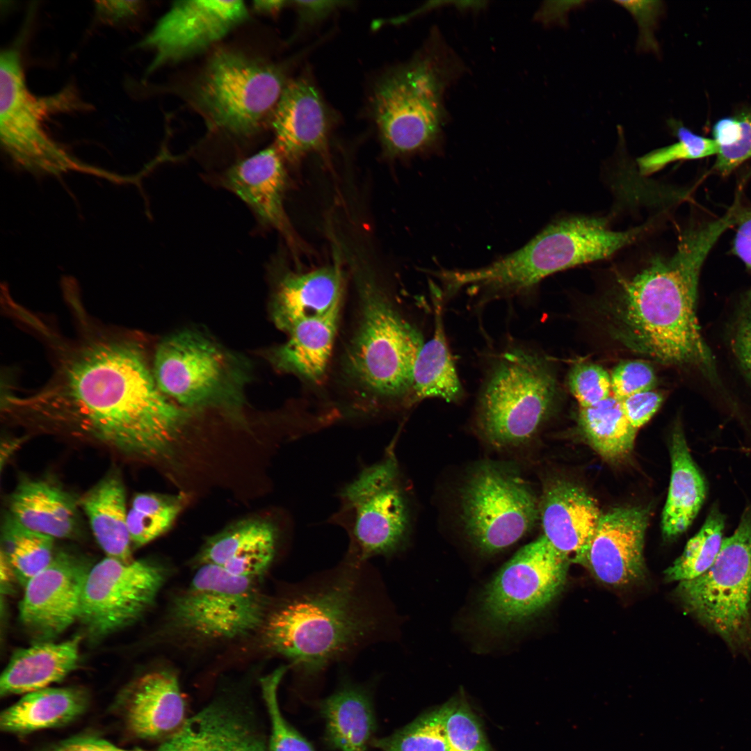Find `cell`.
I'll return each mask as SVG.
<instances>
[{"label":"cell","mask_w":751,"mask_h":751,"mask_svg":"<svg viewBox=\"0 0 751 751\" xmlns=\"http://www.w3.org/2000/svg\"><path fill=\"white\" fill-rule=\"evenodd\" d=\"M13 403L38 423L139 460L168 456L193 414L159 389L140 343L109 335L68 349L49 383Z\"/></svg>","instance_id":"1"},{"label":"cell","mask_w":751,"mask_h":751,"mask_svg":"<svg viewBox=\"0 0 751 751\" xmlns=\"http://www.w3.org/2000/svg\"><path fill=\"white\" fill-rule=\"evenodd\" d=\"M723 216L686 230L675 252L656 255L634 275L618 281L608 306L612 337L628 349L661 363L693 367L712 381L715 361L697 317L702 267L722 234L736 222Z\"/></svg>","instance_id":"2"},{"label":"cell","mask_w":751,"mask_h":751,"mask_svg":"<svg viewBox=\"0 0 751 751\" xmlns=\"http://www.w3.org/2000/svg\"><path fill=\"white\" fill-rule=\"evenodd\" d=\"M395 611L368 566L348 556L269 609L262 627L273 653L308 676L395 634Z\"/></svg>","instance_id":"3"},{"label":"cell","mask_w":751,"mask_h":751,"mask_svg":"<svg viewBox=\"0 0 751 751\" xmlns=\"http://www.w3.org/2000/svg\"><path fill=\"white\" fill-rule=\"evenodd\" d=\"M460 70V62L435 33L410 61L378 81L371 108L389 154L417 152L441 139L446 120L445 92Z\"/></svg>","instance_id":"4"},{"label":"cell","mask_w":751,"mask_h":751,"mask_svg":"<svg viewBox=\"0 0 751 751\" xmlns=\"http://www.w3.org/2000/svg\"><path fill=\"white\" fill-rule=\"evenodd\" d=\"M646 225L612 230L605 218L573 216L544 229L521 249L483 268L456 270L460 289L474 286L494 293L528 290L553 273L608 258L636 241Z\"/></svg>","instance_id":"5"},{"label":"cell","mask_w":751,"mask_h":751,"mask_svg":"<svg viewBox=\"0 0 751 751\" xmlns=\"http://www.w3.org/2000/svg\"><path fill=\"white\" fill-rule=\"evenodd\" d=\"M395 445L393 439L380 459L340 488L338 510L328 520L348 534L346 556L360 562L395 556L409 541L412 502Z\"/></svg>","instance_id":"6"},{"label":"cell","mask_w":751,"mask_h":751,"mask_svg":"<svg viewBox=\"0 0 751 751\" xmlns=\"http://www.w3.org/2000/svg\"><path fill=\"white\" fill-rule=\"evenodd\" d=\"M346 251L362 300L361 318L348 356L350 373L380 396H401L411 390L422 337L395 309L366 260L356 250Z\"/></svg>","instance_id":"7"},{"label":"cell","mask_w":751,"mask_h":751,"mask_svg":"<svg viewBox=\"0 0 751 751\" xmlns=\"http://www.w3.org/2000/svg\"><path fill=\"white\" fill-rule=\"evenodd\" d=\"M152 368L159 389L179 406L243 419L249 367L205 335L183 330L168 336L156 347Z\"/></svg>","instance_id":"8"},{"label":"cell","mask_w":751,"mask_h":751,"mask_svg":"<svg viewBox=\"0 0 751 751\" xmlns=\"http://www.w3.org/2000/svg\"><path fill=\"white\" fill-rule=\"evenodd\" d=\"M288 81L278 65L222 48L209 58L194 101L211 130L250 138L271 124Z\"/></svg>","instance_id":"9"},{"label":"cell","mask_w":751,"mask_h":751,"mask_svg":"<svg viewBox=\"0 0 751 751\" xmlns=\"http://www.w3.org/2000/svg\"><path fill=\"white\" fill-rule=\"evenodd\" d=\"M558 394L555 375L533 353L512 349L492 368L477 405L481 437L496 449L530 442L547 417Z\"/></svg>","instance_id":"10"},{"label":"cell","mask_w":751,"mask_h":751,"mask_svg":"<svg viewBox=\"0 0 751 751\" xmlns=\"http://www.w3.org/2000/svg\"><path fill=\"white\" fill-rule=\"evenodd\" d=\"M677 594L686 610L732 649H751V507L723 539L712 566L679 582Z\"/></svg>","instance_id":"11"},{"label":"cell","mask_w":751,"mask_h":751,"mask_svg":"<svg viewBox=\"0 0 751 751\" xmlns=\"http://www.w3.org/2000/svg\"><path fill=\"white\" fill-rule=\"evenodd\" d=\"M269 609V601L256 579L203 564L173 599L169 615L172 629L188 638L223 642L245 638L262 628Z\"/></svg>","instance_id":"12"},{"label":"cell","mask_w":751,"mask_h":751,"mask_svg":"<svg viewBox=\"0 0 751 751\" xmlns=\"http://www.w3.org/2000/svg\"><path fill=\"white\" fill-rule=\"evenodd\" d=\"M460 517L469 540L495 554L524 537L539 519V500L519 473L496 462L478 464L460 490Z\"/></svg>","instance_id":"13"},{"label":"cell","mask_w":751,"mask_h":751,"mask_svg":"<svg viewBox=\"0 0 751 751\" xmlns=\"http://www.w3.org/2000/svg\"><path fill=\"white\" fill-rule=\"evenodd\" d=\"M0 64V135L16 160L39 165H63L68 156L45 131L51 115L79 110L83 104L72 88L40 97L26 86L22 57L15 45L2 50Z\"/></svg>","instance_id":"14"},{"label":"cell","mask_w":751,"mask_h":751,"mask_svg":"<svg viewBox=\"0 0 751 751\" xmlns=\"http://www.w3.org/2000/svg\"><path fill=\"white\" fill-rule=\"evenodd\" d=\"M166 576L162 565L150 560L106 556L87 573L79 620L95 636L127 627L152 606Z\"/></svg>","instance_id":"15"},{"label":"cell","mask_w":751,"mask_h":751,"mask_svg":"<svg viewBox=\"0 0 751 751\" xmlns=\"http://www.w3.org/2000/svg\"><path fill=\"white\" fill-rule=\"evenodd\" d=\"M570 562L542 535L520 549L490 581L484 611L503 625L528 621L562 590Z\"/></svg>","instance_id":"16"},{"label":"cell","mask_w":751,"mask_h":751,"mask_svg":"<svg viewBox=\"0 0 751 751\" xmlns=\"http://www.w3.org/2000/svg\"><path fill=\"white\" fill-rule=\"evenodd\" d=\"M248 17L242 1L174 2L140 42L154 56L147 74L202 53Z\"/></svg>","instance_id":"17"},{"label":"cell","mask_w":751,"mask_h":751,"mask_svg":"<svg viewBox=\"0 0 751 751\" xmlns=\"http://www.w3.org/2000/svg\"><path fill=\"white\" fill-rule=\"evenodd\" d=\"M90 567L80 558L56 553L51 563L26 584L19 617L41 638L56 637L79 618L82 591Z\"/></svg>","instance_id":"18"},{"label":"cell","mask_w":751,"mask_h":751,"mask_svg":"<svg viewBox=\"0 0 751 751\" xmlns=\"http://www.w3.org/2000/svg\"><path fill=\"white\" fill-rule=\"evenodd\" d=\"M649 511L640 506L615 508L602 514L578 564L604 583L621 586L645 572L643 547Z\"/></svg>","instance_id":"19"},{"label":"cell","mask_w":751,"mask_h":751,"mask_svg":"<svg viewBox=\"0 0 751 751\" xmlns=\"http://www.w3.org/2000/svg\"><path fill=\"white\" fill-rule=\"evenodd\" d=\"M212 181L240 198L261 226L277 231L290 248L298 247L284 209L287 185L284 159L275 145L236 162L213 176Z\"/></svg>","instance_id":"20"},{"label":"cell","mask_w":751,"mask_h":751,"mask_svg":"<svg viewBox=\"0 0 751 751\" xmlns=\"http://www.w3.org/2000/svg\"><path fill=\"white\" fill-rule=\"evenodd\" d=\"M275 146L283 159L298 161L309 153L328 152L330 119L314 83L305 76L288 81L274 112Z\"/></svg>","instance_id":"21"},{"label":"cell","mask_w":751,"mask_h":751,"mask_svg":"<svg viewBox=\"0 0 751 751\" xmlns=\"http://www.w3.org/2000/svg\"><path fill=\"white\" fill-rule=\"evenodd\" d=\"M120 705L129 731L142 739L163 741L188 718L177 677L168 670L150 672L135 679L122 694Z\"/></svg>","instance_id":"22"},{"label":"cell","mask_w":751,"mask_h":751,"mask_svg":"<svg viewBox=\"0 0 751 751\" xmlns=\"http://www.w3.org/2000/svg\"><path fill=\"white\" fill-rule=\"evenodd\" d=\"M342 250L334 243L333 261L314 270H280L272 300L276 326L289 332L302 320L323 315L341 303L344 289Z\"/></svg>","instance_id":"23"},{"label":"cell","mask_w":751,"mask_h":751,"mask_svg":"<svg viewBox=\"0 0 751 751\" xmlns=\"http://www.w3.org/2000/svg\"><path fill=\"white\" fill-rule=\"evenodd\" d=\"M280 537V526L272 519H244L209 537L197 556V563L257 579L272 564Z\"/></svg>","instance_id":"24"},{"label":"cell","mask_w":751,"mask_h":751,"mask_svg":"<svg viewBox=\"0 0 751 751\" xmlns=\"http://www.w3.org/2000/svg\"><path fill=\"white\" fill-rule=\"evenodd\" d=\"M539 512L543 535L574 563L588 546L602 515L597 501L586 491L560 480L544 486Z\"/></svg>","instance_id":"25"},{"label":"cell","mask_w":751,"mask_h":751,"mask_svg":"<svg viewBox=\"0 0 751 751\" xmlns=\"http://www.w3.org/2000/svg\"><path fill=\"white\" fill-rule=\"evenodd\" d=\"M79 499L54 479L23 478L9 496L8 512L31 530L72 538L80 530Z\"/></svg>","instance_id":"26"},{"label":"cell","mask_w":751,"mask_h":751,"mask_svg":"<svg viewBox=\"0 0 751 751\" xmlns=\"http://www.w3.org/2000/svg\"><path fill=\"white\" fill-rule=\"evenodd\" d=\"M156 751H269L254 726L234 709L207 706L188 718Z\"/></svg>","instance_id":"27"},{"label":"cell","mask_w":751,"mask_h":751,"mask_svg":"<svg viewBox=\"0 0 751 751\" xmlns=\"http://www.w3.org/2000/svg\"><path fill=\"white\" fill-rule=\"evenodd\" d=\"M340 306L339 303L323 315L297 323L288 332L287 341L270 352L273 366L311 382L320 380L333 348Z\"/></svg>","instance_id":"28"},{"label":"cell","mask_w":751,"mask_h":751,"mask_svg":"<svg viewBox=\"0 0 751 751\" xmlns=\"http://www.w3.org/2000/svg\"><path fill=\"white\" fill-rule=\"evenodd\" d=\"M80 636L67 641H49L17 651L0 678L1 696L26 694L60 681L76 667Z\"/></svg>","instance_id":"29"},{"label":"cell","mask_w":751,"mask_h":751,"mask_svg":"<svg viewBox=\"0 0 751 751\" xmlns=\"http://www.w3.org/2000/svg\"><path fill=\"white\" fill-rule=\"evenodd\" d=\"M79 503L106 556L122 562L134 560L125 487L118 470L112 469L106 473L79 498Z\"/></svg>","instance_id":"30"},{"label":"cell","mask_w":751,"mask_h":751,"mask_svg":"<svg viewBox=\"0 0 751 751\" xmlns=\"http://www.w3.org/2000/svg\"><path fill=\"white\" fill-rule=\"evenodd\" d=\"M88 705V697L81 689L72 687L50 688L24 694L0 716L2 731L15 734L67 725L81 716Z\"/></svg>","instance_id":"31"},{"label":"cell","mask_w":751,"mask_h":751,"mask_svg":"<svg viewBox=\"0 0 751 751\" xmlns=\"http://www.w3.org/2000/svg\"><path fill=\"white\" fill-rule=\"evenodd\" d=\"M671 476L662 514L663 534L672 538L686 531L706 497V484L695 463L682 428L677 424L670 444Z\"/></svg>","instance_id":"32"},{"label":"cell","mask_w":751,"mask_h":751,"mask_svg":"<svg viewBox=\"0 0 751 751\" xmlns=\"http://www.w3.org/2000/svg\"><path fill=\"white\" fill-rule=\"evenodd\" d=\"M432 296L435 328L432 338L423 343L415 361L411 402L430 398L456 402L462 396L463 391L446 341L442 296L434 288Z\"/></svg>","instance_id":"33"},{"label":"cell","mask_w":751,"mask_h":751,"mask_svg":"<svg viewBox=\"0 0 751 751\" xmlns=\"http://www.w3.org/2000/svg\"><path fill=\"white\" fill-rule=\"evenodd\" d=\"M328 741L339 751H365L375 729V718L367 693L345 686L321 704Z\"/></svg>","instance_id":"34"},{"label":"cell","mask_w":751,"mask_h":751,"mask_svg":"<svg viewBox=\"0 0 751 751\" xmlns=\"http://www.w3.org/2000/svg\"><path fill=\"white\" fill-rule=\"evenodd\" d=\"M578 423L591 447L607 460H622L633 450L637 430L613 395L592 406L579 407Z\"/></svg>","instance_id":"35"},{"label":"cell","mask_w":751,"mask_h":751,"mask_svg":"<svg viewBox=\"0 0 751 751\" xmlns=\"http://www.w3.org/2000/svg\"><path fill=\"white\" fill-rule=\"evenodd\" d=\"M54 538L31 530L6 513L1 524V551L24 586L52 561Z\"/></svg>","instance_id":"36"},{"label":"cell","mask_w":751,"mask_h":751,"mask_svg":"<svg viewBox=\"0 0 751 751\" xmlns=\"http://www.w3.org/2000/svg\"><path fill=\"white\" fill-rule=\"evenodd\" d=\"M184 494L142 492L128 510L127 526L132 547L146 545L166 533L186 503Z\"/></svg>","instance_id":"37"},{"label":"cell","mask_w":751,"mask_h":751,"mask_svg":"<svg viewBox=\"0 0 751 751\" xmlns=\"http://www.w3.org/2000/svg\"><path fill=\"white\" fill-rule=\"evenodd\" d=\"M724 527L725 517L718 508L713 506L699 531L686 543L681 556L665 570L666 579L681 582L706 572L720 551Z\"/></svg>","instance_id":"38"},{"label":"cell","mask_w":751,"mask_h":751,"mask_svg":"<svg viewBox=\"0 0 751 751\" xmlns=\"http://www.w3.org/2000/svg\"><path fill=\"white\" fill-rule=\"evenodd\" d=\"M718 151L715 168L728 175L751 159V109L722 118L713 126Z\"/></svg>","instance_id":"39"},{"label":"cell","mask_w":751,"mask_h":751,"mask_svg":"<svg viewBox=\"0 0 751 751\" xmlns=\"http://www.w3.org/2000/svg\"><path fill=\"white\" fill-rule=\"evenodd\" d=\"M442 715V706L423 713L375 745L379 751H449Z\"/></svg>","instance_id":"40"},{"label":"cell","mask_w":751,"mask_h":751,"mask_svg":"<svg viewBox=\"0 0 751 751\" xmlns=\"http://www.w3.org/2000/svg\"><path fill=\"white\" fill-rule=\"evenodd\" d=\"M673 128H675L678 138L676 143L651 151L638 159V165L642 175L653 174L675 161L716 155L718 148L713 138L695 134L677 123L673 124Z\"/></svg>","instance_id":"41"},{"label":"cell","mask_w":751,"mask_h":751,"mask_svg":"<svg viewBox=\"0 0 751 751\" xmlns=\"http://www.w3.org/2000/svg\"><path fill=\"white\" fill-rule=\"evenodd\" d=\"M442 708L449 751H491L478 718L465 700L455 697Z\"/></svg>","instance_id":"42"},{"label":"cell","mask_w":751,"mask_h":751,"mask_svg":"<svg viewBox=\"0 0 751 751\" xmlns=\"http://www.w3.org/2000/svg\"><path fill=\"white\" fill-rule=\"evenodd\" d=\"M282 666L261 679V686L264 701L270 723L269 751H314L306 739L293 728L282 713L277 690L280 682L286 670Z\"/></svg>","instance_id":"43"},{"label":"cell","mask_w":751,"mask_h":751,"mask_svg":"<svg viewBox=\"0 0 751 751\" xmlns=\"http://www.w3.org/2000/svg\"><path fill=\"white\" fill-rule=\"evenodd\" d=\"M567 383L579 407L592 406L611 396V376L596 364L586 362L574 366L569 373Z\"/></svg>","instance_id":"44"},{"label":"cell","mask_w":751,"mask_h":751,"mask_svg":"<svg viewBox=\"0 0 751 751\" xmlns=\"http://www.w3.org/2000/svg\"><path fill=\"white\" fill-rule=\"evenodd\" d=\"M612 394L619 400L641 391L653 389L656 378L652 366L642 360L619 363L611 375Z\"/></svg>","instance_id":"45"},{"label":"cell","mask_w":751,"mask_h":751,"mask_svg":"<svg viewBox=\"0 0 751 751\" xmlns=\"http://www.w3.org/2000/svg\"><path fill=\"white\" fill-rule=\"evenodd\" d=\"M729 333L733 355L741 369L751 382V288L739 301Z\"/></svg>","instance_id":"46"},{"label":"cell","mask_w":751,"mask_h":751,"mask_svg":"<svg viewBox=\"0 0 751 751\" xmlns=\"http://www.w3.org/2000/svg\"><path fill=\"white\" fill-rule=\"evenodd\" d=\"M627 9L636 21L639 29L638 46L640 50L656 52L658 43L654 31L662 15L661 1H615Z\"/></svg>","instance_id":"47"},{"label":"cell","mask_w":751,"mask_h":751,"mask_svg":"<svg viewBox=\"0 0 751 751\" xmlns=\"http://www.w3.org/2000/svg\"><path fill=\"white\" fill-rule=\"evenodd\" d=\"M623 412L636 430L647 423L654 415L663 402V395L650 389L631 395L620 400Z\"/></svg>","instance_id":"48"},{"label":"cell","mask_w":751,"mask_h":751,"mask_svg":"<svg viewBox=\"0 0 751 751\" xmlns=\"http://www.w3.org/2000/svg\"><path fill=\"white\" fill-rule=\"evenodd\" d=\"M143 3L140 1H97L95 2V9L102 22L113 25L136 17L141 10Z\"/></svg>","instance_id":"49"},{"label":"cell","mask_w":751,"mask_h":751,"mask_svg":"<svg viewBox=\"0 0 751 751\" xmlns=\"http://www.w3.org/2000/svg\"><path fill=\"white\" fill-rule=\"evenodd\" d=\"M40 751H145L138 748L124 749L93 736H76L63 740Z\"/></svg>","instance_id":"50"},{"label":"cell","mask_w":751,"mask_h":751,"mask_svg":"<svg viewBox=\"0 0 751 751\" xmlns=\"http://www.w3.org/2000/svg\"><path fill=\"white\" fill-rule=\"evenodd\" d=\"M298 12L300 21L312 24L323 19L338 8L346 6L345 1H291Z\"/></svg>","instance_id":"51"},{"label":"cell","mask_w":751,"mask_h":751,"mask_svg":"<svg viewBox=\"0 0 751 751\" xmlns=\"http://www.w3.org/2000/svg\"><path fill=\"white\" fill-rule=\"evenodd\" d=\"M733 240V252L751 270V211L742 213Z\"/></svg>","instance_id":"52"},{"label":"cell","mask_w":751,"mask_h":751,"mask_svg":"<svg viewBox=\"0 0 751 751\" xmlns=\"http://www.w3.org/2000/svg\"><path fill=\"white\" fill-rule=\"evenodd\" d=\"M288 4L289 1H255L253 2V8L261 13L275 14Z\"/></svg>","instance_id":"53"}]
</instances>
